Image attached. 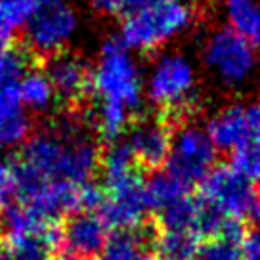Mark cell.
<instances>
[{"mask_svg": "<svg viewBox=\"0 0 260 260\" xmlns=\"http://www.w3.org/2000/svg\"><path fill=\"white\" fill-rule=\"evenodd\" d=\"M171 142L172 134L167 122L147 119V121L136 122L130 128L126 146L130 147L138 165L147 169H157L169 159Z\"/></svg>", "mask_w": 260, "mask_h": 260, "instance_id": "obj_13", "label": "cell"}, {"mask_svg": "<svg viewBox=\"0 0 260 260\" xmlns=\"http://www.w3.org/2000/svg\"><path fill=\"white\" fill-rule=\"evenodd\" d=\"M41 6V0H0V21L17 31L31 21Z\"/></svg>", "mask_w": 260, "mask_h": 260, "instance_id": "obj_22", "label": "cell"}, {"mask_svg": "<svg viewBox=\"0 0 260 260\" xmlns=\"http://www.w3.org/2000/svg\"><path fill=\"white\" fill-rule=\"evenodd\" d=\"M199 199L228 222L260 224V189L230 165L212 169L201 182Z\"/></svg>", "mask_w": 260, "mask_h": 260, "instance_id": "obj_4", "label": "cell"}, {"mask_svg": "<svg viewBox=\"0 0 260 260\" xmlns=\"http://www.w3.org/2000/svg\"><path fill=\"white\" fill-rule=\"evenodd\" d=\"M241 260H260V228L241 239Z\"/></svg>", "mask_w": 260, "mask_h": 260, "instance_id": "obj_27", "label": "cell"}, {"mask_svg": "<svg viewBox=\"0 0 260 260\" xmlns=\"http://www.w3.org/2000/svg\"><path fill=\"white\" fill-rule=\"evenodd\" d=\"M100 167L104 172L106 187L117 186V184H122L126 180L140 176L138 169H136L138 162L134 159L130 147L126 146V142H113L107 147V151L102 155Z\"/></svg>", "mask_w": 260, "mask_h": 260, "instance_id": "obj_18", "label": "cell"}, {"mask_svg": "<svg viewBox=\"0 0 260 260\" xmlns=\"http://www.w3.org/2000/svg\"><path fill=\"white\" fill-rule=\"evenodd\" d=\"M31 121L19 100V81L0 77V147H16L29 140Z\"/></svg>", "mask_w": 260, "mask_h": 260, "instance_id": "obj_14", "label": "cell"}, {"mask_svg": "<svg viewBox=\"0 0 260 260\" xmlns=\"http://www.w3.org/2000/svg\"><path fill=\"white\" fill-rule=\"evenodd\" d=\"M57 260H73V258H57Z\"/></svg>", "mask_w": 260, "mask_h": 260, "instance_id": "obj_31", "label": "cell"}, {"mask_svg": "<svg viewBox=\"0 0 260 260\" xmlns=\"http://www.w3.org/2000/svg\"><path fill=\"white\" fill-rule=\"evenodd\" d=\"M14 35H16V31H12L10 27H6V25H4L2 21H0V52L12 46V41H14Z\"/></svg>", "mask_w": 260, "mask_h": 260, "instance_id": "obj_28", "label": "cell"}, {"mask_svg": "<svg viewBox=\"0 0 260 260\" xmlns=\"http://www.w3.org/2000/svg\"><path fill=\"white\" fill-rule=\"evenodd\" d=\"M90 90L98 106H107L134 115L142 107L146 90L136 57L119 39L104 42L92 67Z\"/></svg>", "mask_w": 260, "mask_h": 260, "instance_id": "obj_2", "label": "cell"}, {"mask_svg": "<svg viewBox=\"0 0 260 260\" xmlns=\"http://www.w3.org/2000/svg\"><path fill=\"white\" fill-rule=\"evenodd\" d=\"M199 249V236L187 232H162L157 241L161 260H195Z\"/></svg>", "mask_w": 260, "mask_h": 260, "instance_id": "obj_21", "label": "cell"}, {"mask_svg": "<svg viewBox=\"0 0 260 260\" xmlns=\"http://www.w3.org/2000/svg\"><path fill=\"white\" fill-rule=\"evenodd\" d=\"M44 73L48 75L57 100L73 104V102H79L90 90L92 69L75 54L61 52L48 57Z\"/></svg>", "mask_w": 260, "mask_h": 260, "instance_id": "obj_12", "label": "cell"}, {"mask_svg": "<svg viewBox=\"0 0 260 260\" xmlns=\"http://www.w3.org/2000/svg\"><path fill=\"white\" fill-rule=\"evenodd\" d=\"M243 236H218L205 243L195 260H241Z\"/></svg>", "mask_w": 260, "mask_h": 260, "instance_id": "obj_23", "label": "cell"}, {"mask_svg": "<svg viewBox=\"0 0 260 260\" xmlns=\"http://www.w3.org/2000/svg\"><path fill=\"white\" fill-rule=\"evenodd\" d=\"M195 12L187 0H162L128 12L119 41L132 52H153L191 27Z\"/></svg>", "mask_w": 260, "mask_h": 260, "instance_id": "obj_3", "label": "cell"}, {"mask_svg": "<svg viewBox=\"0 0 260 260\" xmlns=\"http://www.w3.org/2000/svg\"><path fill=\"white\" fill-rule=\"evenodd\" d=\"M146 195L149 211L161 214L189 197V186L176 176H172L171 172H157L146 182Z\"/></svg>", "mask_w": 260, "mask_h": 260, "instance_id": "obj_16", "label": "cell"}, {"mask_svg": "<svg viewBox=\"0 0 260 260\" xmlns=\"http://www.w3.org/2000/svg\"><path fill=\"white\" fill-rule=\"evenodd\" d=\"M106 189V203L100 214L106 220L107 226L119 228L121 232L136 230L146 218V212L149 211L146 182L142 180V176H136Z\"/></svg>", "mask_w": 260, "mask_h": 260, "instance_id": "obj_11", "label": "cell"}, {"mask_svg": "<svg viewBox=\"0 0 260 260\" xmlns=\"http://www.w3.org/2000/svg\"><path fill=\"white\" fill-rule=\"evenodd\" d=\"M16 197V172L14 165L0 157V207L10 205V199Z\"/></svg>", "mask_w": 260, "mask_h": 260, "instance_id": "obj_25", "label": "cell"}, {"mask_svg": "<svg viewBox=\"0 0 260 260\" xmlns=\"http://www.w3.org/2000/svg\"><path fill=\"white\" fill-rule=\"evenodd\" d=\"M102 155L79 124L61 121L23 144L16 172V199L46 184L84 186L100 169Z\"/></svg>", "mask_w": 260, "mask_h": 260, "instance_id": "obj_1", "label": "cell"}, {"mask_svg": "<svg viewBox=\"0 0 260 260\" xmlns=\"http://www.w3.org/2000/svg\"><path fill=\"white\" fill-rule=\"evenodd\" d=\"M232 167L254 186H260V140L236 149L232 153Z\"/></svg>", "mask_w": 260, "mask_h": 260, "instance_id": "obj_24", "label": "cell"}, {"mask_svg": "<svg viewBox=\"0 0 260 260\" xmlns=\"http://www.w3.org/2000/svg\"><path fill=\"white\" fill-rule=\"evenodd\" d=\"M100 260H161L149 251L146 239L132 232H119L109 237Z\"/></svg>", "mask_w": 260, "mask_h": 260, "instance_id": "obj_20", "label": "cell"}, {"mask_svg": "<svg viewBox=\"0 0 260 260\" xmlns=\"http://www.w3.org/2000/svg\"><path fill=\"white\" fill-rule=\"evenodd\" d=\"M109 226L98 212H73L65 220L59 234V247L65 251L67 258L90 260L100 256L106 249L109 236Z\"/></svg>", "mask_w": 260, "mask_h": 260, "instance_id": "obj_10", "label": "cell"}, {"mask_svg": "<svg viewBox=\"0 0 260 260\" xmlns=\"http://www.w3.org/2000/svg\"><path fill=\"white\" fill-rule=\"evenodd\" d=\"M203 61L222 84L239 86L251 79L258 56L254 44L230 31L228 27L209 35L203 46Z\"/></svg>", "mask_w": 260, "mask_h": 260, "instance_id": "obj_6", "label": "cell"}, {"mask_svg": "<svg viewBox=\"0 0 260 260\" xmlns=\"http://www.w3.org/2000/svg\"><path fill=\"white\" fill-rule=\"evenodd\" d=\"M88 2L98 14L104 16H121L130 12L128 0H88Z\"/></svg>", "mask_w": 260, "mask_h": 260, "instance_id": "obj_26", "label": "cell"}, {"mask_svg": "<svg viewBox=\"0 0 260 260\" xmlns=\"http://www.w3.org/2000/svg\"><path fill=\"white\" fill-rule=\"evenodd\" d=\"M19 100L27 111H48L57 100L54 86L44 69H29L19 81Z\"/></svg>", "mask_w": 260, "mask_h": 260, "instance_id": "obj_17", "label": "cell"}, {"mask_svg": "<svg viewBox=\"0 0 260 260\" xmlns=\"http://www.w3.org/2000/svg\"><path fill=\"white\" fill-rule=\"evenodd\" d=\"M144 90L147 100L161 109H184L197 92L195 65L180 52H165L144 79Z\"/></svg>", "mask_w": 260, "mask_h": 260, "instance_id": "obj_5", "label": "cell"}, {"mask_svg": "<svg viewBox=\"0 0 260 260\" xmlns=\"http://www.w3.org/2000/svg\"><path fill=\"white\" fill-rule=\"evenodd\" d=\"M79 29V14L69 0H41V6L25 25L27 46L41 56H56L73 41Z\"/></svg>", "mask_w": 260, "mask_h": 260, "instance_id": "obj_7", "label": "cell"}, {"mask_svg": "<svg viewBox=\"0 0 260 260\" xmlns=\"http://www.w3.org/2000/svg\"><path fill=\"white\" fill-rule=\"evenodd\" d=\"M0 260H12V256H10V252L6 249H0Z\"/></svg>", "mask_w": 260, "mask_h": 260, "instance_id": "obj_30", "label": "cell"}, {"mask_svg": "<svg viewBox=\"0 0 260 260\" xmlns=\"http://www.w3.org/2000/svg\"><path fill=\"white\" fill-rule=\"evenodd\" d=\"M157 2H162V0H128L130 12L138 8H146V6H151V4H157Z\"/></svg>", "mask_w": 260, "mask_h": 260, "instance_id": "obj_29", "label": "cell"}, {"mask_svg": "<svg viewBox=\"0 0 260 260\" xmlns=\"http://www.w3.org/2000/svg\"><path fill=\"white\" fill-rule=\"evenodd\" d=\"M8 243L12 260H52V254L59 245V234L54 228H48Z\"/></svg>", "mask_w": 260, "mask_h": 260, "instance_id": "obj_19", "label": "cell"}, {"mask_svg": "<svg viewBox=\"0 0 260 260\" xmlns=\"http://www.w3.org/2000/svg\"><path fill=\"white\" fill-rule=\"evenodd\" d=\"M228 29L251 44H260V0H222Z\"/></svg>", "mask_w": 260, "mask_h": 260, "instance_id": "obj_15", "label": "cell"}, {"mask_svg": "<svg viewBox=\"0 0 260 260\" xmlns=\"http://www.w3.org/2000/svg\"><path fill=\"white\" fill-rule=\"evenodd\" d=\"M216 161V147L212 146L207 130L197 124H184L172 134L167 172L191 186L203 182Z\"/></svg>", "mask_w": 260, "mask_h": 260, "instance_id": "obj_8", "label": "cell"}, {"mask_svg": "<svg viewBox=\"0 0 260 260\" xmlns=\"http://www.w3.org/2000/svg\"><path fill=\"white\" fill-rule=\"evenodd\" d=\"M207 134L216 151H236L260 140V102L232 104L218 109L207 122Z\"/></svg>", "mask_w": 260, "mask_h": 260, "instance_id": "obj_9", "label": "cell"}]
</instances>
